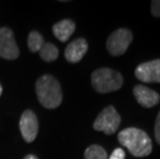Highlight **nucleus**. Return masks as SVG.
Here are the masks:
<instances>
[{"mask_svg": "<svg viewBox=\"0 0 160 159\" xmlns=\"http://www.w3.org/2000/svg\"><path fill=\"white\" fill-rule=\"evenodd\" d=\"M76 30V24L71 20H62L53 26V32L60 42H65Z\"/></svg>", "mask_w": 160, "mask_h": 159, "instance_id": "9b49d317", "label": "nucleus"}, {"mask_svg": "<svg viewBox=\"0 0 160 159\" xmlns=\"http://www.w3.org/2000/svg\"><path fill=\"white\" fill-rule=\"evenodd\" d=\"M108 159H125V152L121 148L115 149Z\"/></svg>", "mask_w": 160, "mask_h": 159, "instance_id": "dca6fc26", "label": "nucleus"}, {"mask_svg": "<svg viewBox=\"0 0 160 159\" xmlns=\"http://www.w3.org/2000/svg\"><path fill=\"white\" fill-rule=\"evenodd\" d=\"M24 159H38L37 158L35 155H32V154H29V155H27V156L24 158Z\"/></svg>", "mask_w": 160, "mask_h": 159, "instance_id": "a211bd4d", "label": "nucleus"}, {"mask_svg": "<svg viewBox=\"0 0 160 159\" xmlns=\"http://www.w3.org/2000/svg\"><path fill=\"white\" fill-rule=\"evenodd\" d=\"M132 33L127 28H120L114 31L107 40V50L113 56H121L127 51L132 42Z\"/></svg>", "mask_w": 160, "mask_h": 159, "instance_id": "39448f33", "label": "nucleus"}, {"mask_svg": "<svg viewBox=\"0 0 160 159\" xmlns=\"http://www.w3.org/2000/svg\"><path fill=\"white\" fill-rule=\"evenodd\" d=\"M133 95L138 102L147 109L155 107L160 100L159 94L156 91L142 85H137L133 88Z\"/></svg>", "mask_w": 160, "mask_h": 159, "instance_id": "1a4fd4ad", "label": "nucleus"}, {"mask_svg": "<svg viewBox=\"0 0 160 159\" xmlns=\"http://www.w3.org/2000/svg\"><path fill=\"white\" fill-rule=\"evenodd\" d=\"M85 159H108V154L101 146L92 145L85 151Z\"/></svg>", "mask_w": 160, "mask_h": 159, "instance_id": "4468645a", "label": "nucleus"}, {"mask_svg": "<svg viewBox=\"0 0 160 159\" xmlns=\"http://www.w3.org/2000/svg\"><path fill=\"white\" fill-rule=\"evenodd\" d=\"M19 54L20 51L16 43L13 32L6 27L0 28V57L13 60L18 58Z\"/></svg>", "mask_w": 160, "mask_h": 159, "instance_id": "423d86ee", "label": "nucleus"}, {"mask_svg": "<svg viewBox=\"0 0 160 159\" xmlns=\"http://www.w3.org/2000/svg\"><path fill=\"white\" fill-rule=\"evenodd\" d=\"M91 84L98 93H110L123 86V77L117 70L102 67L93 72Z\"/></svg>", "mask_w": 160, "mask_h": 159, "instance_id": "7ed1b4c3", "label": "nucleus"}, {"mask_svg": "<svg viewBox=\"0 0 160 159\" xmlns=\"http://www.w3.org/2000/svg\"><path fill=\"white\" fill-rule=\"evenodd\" d=\"M121 123V117L113 106H108L98 115L93 123V128L97 131L111 135L114 134Z\"/></svg>", "mask_w": 160, "mask_h": 159, "instance_id": "20e7f679", "label": "nucleus"}, {"mask_svg": "<svg viewBox=\"0 0 160 159\" xmlns=\"http://www.w3.org/2000/svg\"><path fill=\"white\" fill-rule=\"evenodd\" d=\"M88 51V42L85 38H78L71 42L64 52L65 59L70 63L80 62Z\"/></svg>", "mask_w": 160, "mask_h": 159, "instance_id": "9d476101", "label": "nucleus"}, {"mask_svg": "<svg viewBox=\"0 0 160 159\" xmlns=\"http://www.w3.org/2000/svg\"><path fill=\"white\" fill-rule=\"evenodd\" d=\"M1 94H2V86H1V84H0V96H1Z\"/></svg>", "mask_w": 160, "mask_h": 159, "instance_id": "6ab92c4d", "label": "nucleus"}, {"mask_svg": "<svg viewBox=\"0 0 160 159\" xmlns=\"http://www.w3.org/2000/svg\"><path fill=\"white\" fill-rule=\"evenodd\" d=\"M134 74L138 80L144 83H160V59L139 64Z\"/></svg>", "mask_w": 160, "mask_h": 159, "instance_id": "0eeeda50", "label": "nucleus"}, {"mask_svg": "<svg viewBox=\"0 0 160 159\" xmlns=\"http://www.w3.org/2000/svg\"><path fill=\"white\" fill-rule=\"evenodd\" d=\"M154 133H155V138L156 142L160 145V112L158 113V116L156 118L155 122V128H154Z\"/></svg>", "mask_w": 160, "mask_h": 159, "instance_id": "f3484780", "label": "nucleus"}, {"mask_svg": "<svg viewBox=\"0 0 160 159\" xmlns=\"http://www.w3.org/2000/svg\"><path fill=\"white\" fill-rule=\"evenodd\" d=\"M39 55L46 62H53L59 56V50L57 49V47L54 43L47 42L39 50Z\"/></svg>", "mask_w": 160, "mask_h": 159, "instance_id": "f8f14e48", "label": "nucleus"}, {"mask_svg": "<svg viewBox=\"0 0 160 159\" xmlns=\"http://www.w3.org/2000/svg\"><path fill=\"white\" fill-rule=\"evenodd\" d=\"M118 140L134 157L149 156L152 152L151 138L144 130L138 128L129 127L120 131Z\"/></svg>", "mask_w": 160, "mask_h": 159, "instance_id": "f257e3e1", "label": "nucleus"}, {"mask_svg": "<svg viewBox=\"0 0 160 159\" xmlns=\"http://www.w3.org/2000/svg\"><path fill=\"white\" fill-rule=\"evenodd\" d=\"M151 12L156 18L160 17V0H153L151 2Z\"/></svg>", "mask_w": 160, "mask_h": 159, "instance_id": "2eb2a0df", "label": "nucleus"}, {"mask_svg": "<svg viewBox=\"0 0 160 159\" xmlns=\"http://www.w3.org/2000/svg\"><path fill=\"white\" fill-rule=\"evenodd\" d=\"M38 101L46 109H56L62 102V90L59 82L50 74L42 76L35 84Z\"/></svg>", "mask_w": 160, "mask_h": 159, "instance_id": "f03ea898", "label": "nucleus"}, {"mask_svg": "<svg viewBox=\"0 0 160 159\" xmlns=\"http://www.w3.org/2000/svg\"><path fill=\"white\" fill-rule=\"evenodd\" d=\"M20 130L27 143H32L38 132V120L32 111L27 110L22 114L20 120Z\"/></svg>", "mask_w": 160, "mask_h": 159, "instance_id": "6e6552de", "label": "nucleus"}, {"mask_svg": "<svg viewBox=\"0 0 160 159\" xmlns=\"http://www.w3.org/2000/svg\"><path fill=\"white\" fill-rule=\"evenodd\" d=\"M45 45V40L39 32L37 31H31L28 36V48L31 52H39L42 47Z\"/></svg>", "mask_w": 160, "mask_h": 159, "instance_id": "ddd939ff", "label": "nucleus"}]
</instances>
